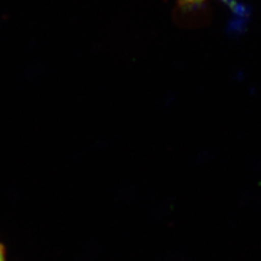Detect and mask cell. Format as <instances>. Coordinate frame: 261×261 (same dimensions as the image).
Wrapping results in <instances>:
<instances>
[{
  "instance_id": "7a4b0ae2",
  "label": "cell",
  "mask_w": 261,
  "mask_h": 261,
  "mask_svg": "<svg viewBox=\"0 0 261 261\" xmlns=\"http://www.w3.org/2000/svg\"><path fill=\"white\" fill-rule=\"evenodd\" d=\"M0 261H7L6 250H5V247L2 243H0Z\"/></svg>"
},
{
  "instance_id": "6da1fadb",
  "label": "cell",
  "mask_w": 261,
  "mask_h": 261,
  "mask_svg": "<svg viewBox=\"0 0 261 261\" xmlns=\"http://www.w3.org/2000/svg\"><path fill=\"white\" fill-rule=\"evenodd\" d=\"M176 2L183 6H194V5H199V4L205 3L206 0H176Z\"/></svg>"
}]
</instances>
